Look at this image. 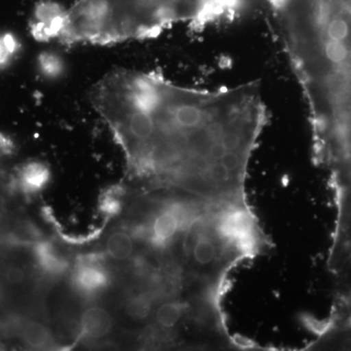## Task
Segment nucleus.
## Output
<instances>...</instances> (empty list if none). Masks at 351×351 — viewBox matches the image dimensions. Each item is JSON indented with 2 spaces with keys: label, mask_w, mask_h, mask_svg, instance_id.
<instances>
[{
  "label": "nucleus",
  "mask_w": 351,
  "mask_h": 351,
  "mask_svg": "<svg viewBox=\"0 0 351 351\" xmlns=\"http://www.w3.org/2000/svg\"><path fill=\"white\" fill-rule=\"evenodd\" d=\"M34 255L41 269L50 276H61L68 269L69 263L48 241H38L34 247Z\"/></svg>",
  "instance_id": "8"
},
{
  "label": "nucleus",
  "mask_w": 351,
  "mask_h": 351,
  "mask_svg": "<svg viewBox=\"0 0 351 351\" xmlns=\"http://www.w3.org/2000/svg\"><path fill=\"white\" fill-rule=\"evenodd\" d=\"M120 209H121V205H120L119 201L110 197V196L101 202V210L108 216H114L119 213Z\"/></svg>",
  "instance_id": "16"
},
{
  "label": "nucleus",
  "mask_w": 351,
  "mask_h": 351,
  "mask_svg": "<svg viewBox=\"0 0 351 351\" xmlns=\"http://www.w3.org/2000/svg\"><path fill=\"white\" fill-rule=\"evenodd\" d=\"M156 293L145 292L133 295L125 306L127 315L130 316L132 319L142 321L149 317L154 309V302L157 299Z\"/></svg>",
  "instance_id": "12"
},
{
  "label": "nucleus",
  "mask_w": 351,
  "mask_h": 351,
  "mask_svg": "<svg viewBox=\"0 0 351 351\" xmlns=\"http://www.w3.org/2000/svg\"><path fill=\"white\" fill-rule=\"evenodd\" d=\"M21 50V43L11 32L0 34V69L12 63Z\"/></svg>",
  "instance_id": "14"
},
{
  "label": "nucleus",
  "mask_w": 351,
  "mask_h": 351,
  "mask_svg": "<svg viewBox=\"0 0 351 351\" xmlns=\"http://www.w3.org/2000/svg\"><path fill=\"white\" fill-rule=\"evenodd\" d=\"M73 283L83 294L94 295L108 287L110 276L100 262L83 257L76 263Z\"/></svg>",
  "instance_id": "5"
},
{
  "label": "nucleus",
  "mask_w": 351,
  "mask_h": 351,
  "mask_svg": "<svg viewBox=\"0 0 351 351\" xmlns=\"http://www.w3.org/2000/svg\"><path fill=\"white\" fill-rule=\"evenodd\" d=\"M306 101L316 165L351 176V0H269Z\"/></svg>",
  "instance_id": "1"
},
{
  "label": "nucleus",
  "mask_w": 351,
  "mask_h": 351,
  "mask_svg": "<svg viewBox=\"0 0 351 351\" xmlns=\"http://www.w3.org/2000/svg\"><path fill=\"white\" fill-rule=\"evenodd\" d=\"M49 167L41 161L25 164L19 172V184L22 191L29 195L43 191L50 181Z\"/></svg>",
  "instance_id": "7"
},
{
  "label": "nucleus",
  "mask_w": 351,
  "mask_h": 351,
  "mask_svg": "<svg viewBox=\"0 0 351 351\" xmlns=\"http://www.w3.org/2000/svg\"><path fill=\"white\" fill-rule=\"evenodd\" d=\"M25 271L18 265H9L4 270V279L9 285H20L25 280Z\"/></svg>",
  "instance_id": "15"
},
{
  "label": "nucleus",
  "mask_w": 351,
  "mask_h": 351,
  "mask_svg": "<svg viewBox=\"0 0 351 351\" xmlns=\"http://www.w3.org/2000/svg\"><path fill=\"white\" fill-rule=\"evenodd\" d=\"M337 205V221L328 265L331 270L351 256V180L331 184Z\"/></svg>",
  "instance_id": "3"
},
{
  "label": "nucleus",
  "mask_w": 351,
  "mask_h": 351,
  "mask_svg": "<svg viewBox=\"0 0 351 351\" xmlns=\"http://www.w3.org/2000/svg\"><path fill=\"white\" fill-rule=\"evenodd\" d=\"M189 308V304L181 300H165L156 307L154 313V320L157 327L161 331H172L188 313Z\"/></svg>",
  "instance_id": "9"
},
{
  "label": "nucleus",
  "mask_w": 351,
  "mask_h": 351,
  "mask_svg": "<svg viewBox=\"0 0 351 351\" xmlns=\"http://www.w3.org/2000/svg\"><path fill=\"white\" fill-rule=\"evenodd\" d=\"M20 332L23 343L34 350L48 348L53 341L50 330L38 321H27L21 327Z\"/></svg>",
  "instance_id": "10"
},
{
  "label": "nucleus",
  "mask_w": 351,
  "mask_h": 351,
  "mask_svg": "<svg viewBox=\"0 0 351 351\" xmlns=\"http://www.w3.org/2000/svg\"><path fill=\"white\" fill-rule=\"evenodd\" d=\"M38 69L47 80H59L66 71V63L61 55L52 51H44L38 57Z\"/></svg>",
  "instance_id": "13"
},
{
  "label": "nucleus",
  "mask_w": 351,
  "mask_h": 351,
  "mask_svg": "<svg viewBox=\"0 0 351 351\" xmlns=\"http://www.w3.org/2000/svg\"><path fill=\"white\" fill-rule=\"evenodd\" d=\"M112 315L103 306L88 307L80 317V332L86 339L106 338L112 331Z\"/></svg>",
  "instance_id": "6"
},
{
  "label": "nucleus",
  "mask_w": 351,
  "mask_h": 351,
  "mask_svg": "<svg viewBox=\"0 0 351 351\" xmlns=\"http://www.w3.org/2000/svg\"><path fill=\"white\" fill-rule=\"evenodd\" d=\"M134 250L135 246L131 235L123 230L110 233L106 242V254L114 261L128 260Z\"/></svg>",
  "instance_id": "11"
},
{
  "label": "nucleus",
  "mask_w": 351,
  "mask_h": 351,
  "mask_svg": "<svg viewBox=\"0 0 351 351\" xmlns=\"http://www.w3.org/2000/svg\"><path fill=\"white\" fill-rule=\"evenodd\" d=\"M241 0H76L64 14L57 40L112 44L156 38L176 24L200 32L230 22Z\"/></svg>",
  "instance_id": "2"
},
{
  "label": "nucleus",
  "mask_w": 351,
  "mask_h": 351,
  "mask_svg": "<svg viewBox=\"0 0 351 351\" xmlns=\"http://www.w3.org/2000/svg\"><path fill=\"white\" fill-rule=\"evenodd\" d=\"M64 10L66 8L56 2L38 3L31 23V34L34 39L41 43L57 39L63 24Z\"/></svg>",
  "instance_id": "4"
},
{
  "label": "nucleus",
  "mask_w": 351,
  "mask_h": 351,
  "mask_svg": "<svg viewBox=\"0 0 351 351\" xmlns=\"http://www.w3.org/2000/svg\"><path fill=\"white\" fill-rule=\"evenodd\" d=\"M13 143L5 136L0 135V152L4 154H9L12 152Z\"/></svg>",
  "instance_id": "17"
}]
</instances>
